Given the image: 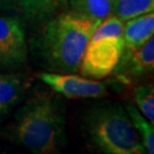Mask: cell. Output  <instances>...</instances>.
Instances as JSON below:
<instances>
[{
  "label": "cell",
  "instance_id": "obj_6",
  "mask_svg": "<svg viewBox=\"0 0 154 154\" xmlns=\"http://www.w3.org/2000/svg\"><path fill=\"white\" fill-rule=\"evenodd\" d=\"M38 77L54 93L67 98H100L107 95V86L104 82L82 75L42 72Z\"/></svg>",
  "mask_w": 154,
  "mask_h": 154
},
{
  "label": "cell",
  "instance_id": "obj_1",
  "mask_svg": "<svg viewBox=\"0 0 154 154\" xmlns=\"http://www.w3.org/2000/svg\"><path fill=\"white\" fill-rule=\"evenodd\" d=\"M14 139L32 154H60L65 144V113L60 97L46 90L30 96L16 114Z\"/></svg>",
  "mask_w": 154,
  "mask_h": 154
},
{
  "label": "cell",
  "instance_id": "obj_10",
  "mask_svg": "<svg viewBox=\"0 0 154 154\" xmlns=\"http://www.w3.org/2000/svg\"><path fill=\"white\" fill-rule=\"evenodd\" d=\"M23 15L31 21H42L50 17L66 0H15Z\"/></svg>",
  "mask_w": 154,
  "mask_h": 154
},
{
  "label": "cell",
  "instance_id": "obj_12",
  "mask_svg": "<svg viewBox=\"0 0 154 154\" xmlns=\"http://www.w3.org/2000/svg\"><path fill=\"white\" fill-rule=\"evenodd\" d=\"M154 0H113L111 14L122 22L153 13Z\"/></svg>",
  "mask_w": 154,
  "mask_h": 154
},
{
  "label": "cell",
  "instance_id": "obj_14",
  "mask_svg": "<svg viewBox=\"0 0 154 154\" xmlns=\"http://www.w3.org/2000/svg\"><path fill=\"white\" fill-rule=\"evenodd\" d=\"M137 110L151 123L154 122V88L152 85L138 86L134 91Z\"/></svg>",
  "mask_w": 154,
  "mask_h": 154
},
{
  "label": "cell",
  "instance_id": "obj_7",
  "mask_svg": "<svg viewBox=\"0 0 154 154\" xmlns=\"http://www.w3.org/2000/svg\"><path fill=\"white\" fill-rule=\"evenodd\" d=\"M154 69V38L136 50H122L120 60L112 72L116 78L125 83L147 75Z\"/></svg>",
  "mask_w": 154,
  "mask_h": 154
},
{
  "label": "cell",
  "instance_id": "obj_4",
  "mask_svg": "<svg viewBox=\"0 0 154 154\" xmlns=\"http://www.w3.org/2000/svg\"><path fill=\"white\" fill-rule=\"evenodd\" d=\"M125 22L110 14L93 31L78 71L89 79H104L114 71L123 50Z\"/></svg>",
  "mask_w": 154,
  "mask_h": 154
},
{
  "label": "cell",
  "instance_id": "obj_3",
  "mask_svg": "<svg viewBox=\"0 0 154 154\" xmlns=\"http://www.w3.org/2000/svg\"><path fill=\"white\" fill-rule=\"evenodd\" d=\"M83 129L103 154H147L143 142L120 104H103L87 112Z\"/></svg>",
  "mask_w": 154,
  "mask_h": 154
},
{
  "label": "cell",
  "instance_id": "obj_13",
  "mask_svg": "<svg viewBox=\"0 0 154 154\" xmlns=\"http://www.w3.org/2000/svg\"><path fill=\"white\" fill-rule=\"evenodd\" d=\"M126 112L130 121L138 132L139 137L143 142V145L147 154H154V128L153 123L145 118L132 104H126Z\"/></svg>",
  "mask_w": 154,
  "mask_h": 154
},
{
  "label": "cell",
  "instance_id": "obj_11",
  "mask_svg": "<svg viewBox=\"0 0 154 154\" xmlns=\"http://www.w3.org/2000/svg\"><path fill=\"white\" fill-rule=\"evenodd\" d=\"M72 11L102 22L111 14L113 0H66Z\"/></svg>",
  "mask_w": 154,
  "mask_h": 154
},
{
  "label": "cell",
  "instance_id": "obj_9",
  "mask_svg": "<svg viewBox=\"0 0 154 154\" xmlns=\"http://www.w3.org/2000/svg\"><path fill=\"white\" fill-rule=\"evenodd\" d=\"M154 14L147 13L128 20L123 25V50H136L153 37Z\"/></svg>",
  "mask_w": 154,
  "mask_h": 154
},
{
  "label": "cell",
  "instance_id": "obj_2",
  "mask_svg": "<svg viewBox=\"0 0 154 154\" xmlns=\"http://www.w3.org/2000/svg\"><path fill=\"white\" fill-rule=\"evenodd\" d=\"M99 23L72 11L49 20L37 46L46 67L50 72L75 73L89 38Z\"/></svg>",
  "mask_w": 154,
  "mask_h": 154
},
{
  "label": "cell",
  "instance_id": "obj_8",
  "mask_svg": "<svg viewBox=\"0 0 154 154\" xmlns=\"http://www.w3.org/2000/svg\"><path fill=\"white\" fill-rule=\"evenodd\" d=\"M28 85L26 78L22 74H0V121L21 102Z\"/></svg>",
  "mask_w": 154,
  "mask_h": 154
},
{
  "label": "cell",
  "instance_id": "obj_5",
  "mask_svg": "<svg viewBox=\"0 0 154 154\" xmlns=\"http://www.w3.org/2000/svg\"><path fill=\"white\" fill-rule=\"evenodd\" d=\"M26 60L28 45L22 22L16 17L0 15V67L20 70Z\"/></svg>",
  "mask_w": 154,
  "mask_h": 154
}]
</instances>
